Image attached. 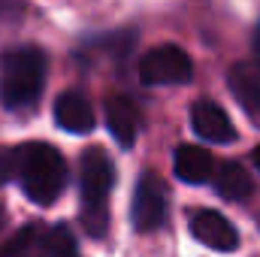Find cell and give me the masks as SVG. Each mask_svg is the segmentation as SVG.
Segmentation results:
<instances>
[{"label":"cell","mask_w":260,"mask_h":257,"mask_svg":"<svg viewBox=\"0 0 260 257\" xmlns=\"http://www.w3.org/2000/svg\"><path fill=\"white\" fill-rule=\"evenodd\" d=\"M46 52L37 46H15L0 55V103L6 109H27L40 100L46 85Z\"/></svg>","instance_id":"6da1fadb"},{"label":"cell","mask_w":260,"mask_h":257,"mask_svg":"<svg viewBox=\"0 0 260 257\" xmlns=\"http://www.w3.org/2000/svg\"><path fill=\"white\" fill-rule=\"evenodd\" d=\"M18 182L27 200L49 206L67 188V164L61 151L46 142H27L18 145Z\"/></svg>","instance_id":"7a4b0ae2"},{"label":"cell","mask_w":260,"mask_h":257,"mask_svg":"<svg viewBox=\"0 0 260 257\" xmlns=\"http://www.w3.org/2000/svg\"><path fill=\"white\" fill-rule=\"evenodd\" d=\"M115 185V167L103 148H91L79 164V191H82V224L91 236H103L109 227V194Z\"/></svg>","instance_id":"3957f363"},{"label":"cell","mask_w":260,"mask_h":257,"mask_svg":"<svg viewBox=\"0 0 260 257\" xmlns=\"http://www.w3.org/2000/svg\"><path fill=\"white\" fill-rule=\"evenodd\" d=\"M194 76V64L179 46H157L142 55L139 79L142 85H185Z\"/></svg>","instance_id":"277c9868"},{"label":"cell","mask_w":260,"mask_h":257,"mask_svg":"<svg viewBox=\"0 0 260 257\" xmlns=\"http://www.w3.org/2000/svg\"><path fill=\"white\" fill-rule=\"evenodd\" d=\"M130 221L139 233H151L167 221V197H164L157 176H151V173L139 176V185H136L133 203H130Z\"/></svg>","instance_id":"5b68a950"},{"label":"cell","mask_w":260,"mask_h":257,"mask_svg":"<svg viewBox=\"0 0 260 257\" xmlns=\"http://www.w3.org/2000/svg\"><path fill=\"white\" fill-rule=\"evenodd\" d=\"M191 233L197 242L215 248V251H233L239 248V233L236 227L215 209H200L191 215Z\"/></svg>","instance_id":"8992f818"},{"label":"cell","mask_w":260,"mask_h":257,"mask_svg":"<svg viewBox=\"0 0 260 257\" xmlns=\"http://www.w3.org/2000/svg\"><path fill=\"white\" fill-rule=\"evenodd\" d=\"M191 124H194V133L203 136L206 142L227 145V142L236 139V127H233L230 115H227L218 103H212V100L194 103V109H191Z\"/></svg>","instance_id":"52a82bcc"},{"label":"cell","mask_w":260,"mask_h":257,"mask_svg":"<svg viewBox=\"0 0 260 257\" xmlns=\"http://www.w3.org/2000/svg\"><path fill=\"white\" fill-rule=\"evenodd\" d=\"M55 121L70 133H91L94 130V106L82 94L67 91L55 100Z\"/></svg>","instance_id":"ba28073f"},{"label":"cell","mask_w":260,"mask_h":257,"mask_svg":"<svg viewBox=\"0 0 260 257\" xmlns=\"http://www.w3.org/2000/svg\"><path fill=\"white\" fill-rule=\"evenodd\" d=\"M173 170H176V176H179L182 182H188V185H203V182L212 179L215 160H212V154H209L206 148H200V145H179V148H176V157H173Z\"/></svg>","instance_id":"9c48e42d"},{"label":"cell","mask_w":260,"mask_h":257,"mask_svg":"<svg viewBox=\"0 0 260 257\" xmlns=\"http://www.w3.org/2000/svg\"><path fill=\"white\" fill-rule=\"evenodd\" d=\"M106 127L121 148H133L136 133H139V115H136V109L127 97H109L106 100Z\"/></svg>","instance_id":"30bf717a"},{"label":"cell","mask_w":260,"mask_h":257,"mask_svg":"<svg viewBox=\"0 0 260 257\" xmlns=\"http://www.w3.org/2000/svg\"><path fill=\"white\" fill-rule=\"evenodd\" d=\"M227 82H230L233 97H236L251 115H260V64H254V61L236 64L230 70Z\"/></svg>","instance_id":"8fae6325"},{"label":"cell","mask_w":260,"mask_h":257,"mask_svg":"<svg viewBox=\"0 0 260 257\" xmlns=\"http://www.w3.org/2000/svg\"><path fill=\"white\" fill-rule=\"evenodd\" d=\"M43 251H46V230L37 224L21 227L12 239L0 245V257H43Z\"/></svg>","instance_id":"7c38bea8"},{"label":"cell","mask_w":260,"mask_h":257,"mask_svg":"<svg viewBox=\"0 0 260 257\" xmlns=\"http://www.w3.org/2000/svg\"><path fill=\"white\" fill-rule=\"evenodd\" d=\"M215 188H218V194L224 200H245V197H251V191H254L251 176L239 164H224L215 173Z\"/></svg>","instance_id":"4fadbf2b"},{"label":"cell","mask_w":260,"mask_h":257,"mask_svg":"<svg viewBox=\"0 0 260 257\" xmlns=\"http://www.w3.org/2000/svg\"><path fill=\"white\" fill-rule=\"evenodd\" d=\"M43 257H76V239L70 233V227L58 224L52 230H46V251Z\"/></svg>","instance_id":"5bb4252c"},{"label":"cell","mask_w":260,"mask_h":257,"mask_svg":"<svg viewBox=\"0 0 260 257\" xmlns=\"http://www.w3.org/2000/svg\"><path fill=\"white\" fill-rule=\"evenodd\" d=\"M18 176V151L15 148H0V185Z\"/></svg>","instance_id":"9a60e30c"},{"label":"cell","mask_w":260,"mask_h":257,"mask_svg":"<svg viewBox=\"0 0 260 257\" xmlns=\"http://www.w3.org/2000/svg\"><path fill=\"white\" fill-rule=\"evenodd\" d=\"M254 52H257V58H260V24H257V34H254Z\"/></svg>","instance_id":"2e32d148"},{"label":"cell","mask_w":260,"mask_h":257,"mask_svg":"<svg viewBox=\"0 0 260 257\" xmlns=\"http://www.w3.org/2000/svg\"><path fill=\"white\" fill-rule=\"evenodd\" d=\"M254 167H257V170H260V145H257V148H254Z\"/></svg>","instance_id":"e0dca14e"},{"label":"cell","mask_w":260,"mask_h":257,"mask_svg":"<svg viewBox=\"0 0 260 257\" xmlns=\"http://www.w3.org/2000/svg\"><path fill=\"white\" fill-rule=\"evenodd\" d=\"M0 227H3V209H0Z\"/></svg>","instance_id":"ac0fdd59"}]
</instances>
